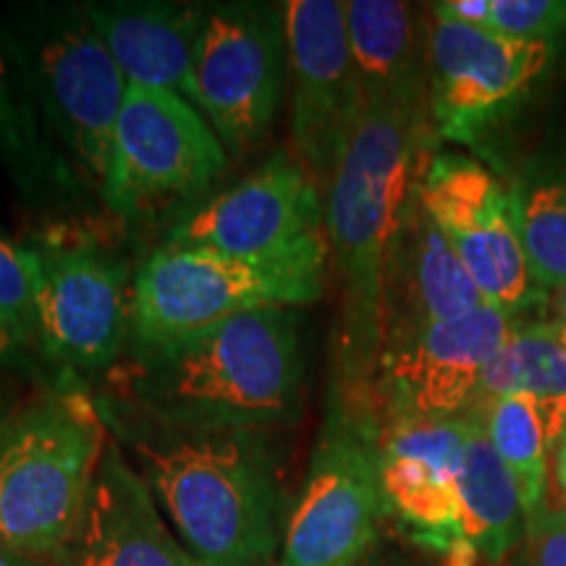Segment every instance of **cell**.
<instances>
[{
    "instance_id": "obj_1",
    "label": "cell",
    "mask_w": 566,
    "mask_h": 566,
    "mask_svg": "<svg viewBox=\"0 0 566 566\" xmlns=\"http://www.w3.org/2000/svg\"><path fill=\"white\" fill-rule=\"evenodd\" d=\"M97 407L195 566H279L286 520L265 428L168 424L101 396Z\"/></svg>"
},
{
    "instance_id": "obj_2",
    "label": "cell",
    "mask_w": 566,
    "mask_h": 566,
    "mask_svg": "<svg viewBox=\"0 0 566 566\" xmlns=\"http://www.w3.org/2000/svg\"><path fill=\"white\" fill-rule=\"evenodd\" d=\"M302 378L294 310L263 307L168 342H129L101 399L168 424L268 430L300 417Z\"/></svg>"
},
{
    "instance_id": "obj_3",
    "label": "cell",
    "mask_w": 566,
    "mask_h": 566,
    "mask_svg": "<svg viewBox=\"0 0 566 566\" xmlns=\"http://www.w3.org/2000/svg\"><path fill=\"white\" fill-rule=\"evenodd\" d=\"M422 111L365 105L325 192V237L338 283L331 394L375 412V378L386 344L388 254L415 187Z\"/></svg>"
},
{
    "instance_id": "obj_4",
    "label": "cell",
    "mask_w": 566,
    "mask_h": 566,
    "mask_svg": "<svg viewBox=\"0 0 566 566\" xmlns=\"http://www.w3.org/2000/svg\"><path fill=\"white\" fill-rule=\"evenodd\" d=\"M111 430L97 399L59 384L0 430V543L53 556L80 520Z\"/></svg>"
},
{
    "instance_id": "obj_5",
    "label": "cell",
    "mask_w": 566,
    "mask_h": 566,
    "mask_svg": "<svg viewBox=\"0 0 566 566\" xmlns=\"http://www.w3.org/2000/svg\"><path fill=\"white\" fill-rule=\"evenodd\" d=\"M328 237L239 258L160 247L134 275L132 342H168L263 307H302L325 294Z\"/></svg>"
},
{
    "instance_id": "obj_6",
    "label": "cell",
    "mask_w": 566,
    "mask_h": 566,
    "mask_svg": "<svg viewBox=\"0 0 566 566\" xmlns=\"http://www.w3.org/2000/svg\"><path fill=\"white\" fill-rule=\"evenodd\" d=\"M386 520L378 412L328 394L307 478L286 514L279 566H359Z\"/></svg>"
},
{
    "instance_id": "obj_7",
    "label": "cell",
    "mask_w": 566,
    "mask_h": 566,
    "mask_svg": "<svg viewBox=\"0 0 566 566\" xmlns=\"http://www.w3.org/2000/svg\"><path fill=\"white\" fill-rule=\"evenodd\" d=\"M226 166V145L187 97L129 84L101 192L113 212L134 216L166 200L200 197Z\"/></svg>"
},
{
    "instance_id": "obj_8",
    "label": "cell",
    "mask_w": 566,
    "mask_h": 566,
    "mask_svg": "<svg viewBox=\"0 0 566 566\" xmlns=\"http://www.w3.org/2000/svg\"><path fill=\"white\" fill-rule=\"evenodd\" d=\"M289 69L283 11L268 3L208 9L195 61L197 111L226 150L244 153L271 132Z\"/></svg>"
},
{
    "instance_id": "obj_9",
    "label": "cell",
    "mask_w": 566,
    "mask_h": 566,
    "mask_svg": "<svg viewBox=\"0 0 566 566\" xmlns=\"http://www.w3.org/2000/svg\"><path fill=\"white\" fill-rule=\"evenodd\" d=\"M415 192L493 310L514 321L546 304L522 250L512 192L483 163L459 153L436 155L415 181Z\"/></svg>"
},
{
    "instance_id": "obj_10",
    "label": "cell",
    "mask_w": 566,
    "mask_h": 566,
    "mask_svg": "<svg viewBox=\"0 0 566 566\" xmlns=\"http://www.w3.org/2000/svg\"><path fill=\"white\" fill-rule=\"evenodd\" d=\"M19 51L45 124L69 147L82 171L103 187L129 82L84 6L51 13L38 30L34 45H19Z\"/></svg>"
},
{
    "instance_id": "obj_11",
    "label": "cell",
    "mask_w": 566,
    "mask_h": 566,
    "mask_svg": "<svg viewBox=\"0 0 566 566\" xmlns=\"http://www.w3.org/2000/svg\"><path fill=\"white\" fill-rule=\"evenodd\" d=\"M283 9L292 74V147L323 192L349 150L365 101L338 0H289Z\"/></svg>"
},
{
    "instance_id": "obj_12",
    "label": "cell",
    "mask_w": 566,
    "mask_h": 566,
    "mask_svg": "<svg viewBox=\"0 0 566 566\" xmlns=\"http://www.w3.org/2000/svg\"><path fill=\"white\" fill-rule=\"evenodd\" d=\"M514 321L493 307L430 323L386 344L375 378L380 424L457 420L478 405L488 365L506 344Z\"/></svg>"
},
{
    "instance_id": "obj_13",
    "label": "cell",
    "mask_w": 566,
    "mask_h": 566,
    "mask_svg": "<svg viewBox=\"0 0 566 566\" xmlns=\"http://www.w3.org/2000/svg\"><path fill=\"white\" fill-rule=\"evenodd\" d=\"M554 59V42H522L438 19L428 38V111L436 132L475 147Z\"/></svg>"
},
{
    "instance_id": "obj_14",
    "label": "cell",
    "mask_w": 566,
    "mask_h": 566,
    "mask_svg": "<svg viewBox=\"0 0 566 566\" xmlns=\"http://www.w3.org/2000/svg\"><path fill=\"white\" fill-rule=\"evenodd\" d=\"M34 342L69 373H108L132 342L129 271L92 247L40 250Z\"/></svg>"
},
{
    "instance_id": "obj_15",
    "label": "cell",
    "mask_w": 566,
    "mask_h": 566,
    "mask_svg": "<svg viewBox=\"0 0 566 566\" xmlns=\"http://www.w3.org/2000/svg\"><path fill=\"white\" fill-rule=\"evenodd\" d=\"M323 233L325 192L294 153L281 147L244 181L223 189L176 223L163 247L258 258Z\"/></svg>"
},
{
    "instance_id": "obj_16",
    "label": "cell",
    "mask_w": 566,
    "mask_h": 566,
    "mask_svg": "<svg viewBox=\"0 0 566 566\" xmlns=\"http://www.w3.org/2000/svg\"><path fill=\"white\" fill-rule=\"evenodd\" d=\"M470 415L457 420L380 424V483L388 516L446 566H475L459 504Z\"/></svg>"
},
{
    "instance_id": "obj_17",
    "label": "cell",
    "mask_w": 566,
    "mask_h": 566,
    "mask_svg": "<svg viewBox=\"0 0 566 566\" xmlns=\"http://www.w3.org/2000/svg\"><path fill=\"white\" fill-rule=\"evenodd\" d=\"M59 566H195L158 501L118 446L108 438L87 501L55 554Z\"/></svg>"
},
{
    "instance_id": "obj_18",
    "label": "cell",
    "mask_w": 566,
    "mask_h": 566,
    "mask_svg": "<svg viewBox=\"0 0 566 566\" xmlns=\"http://www.w3.org/2000/svg\"><path fill=\"white\" fill-rule=\"evenodd\" d=\"M485 304L472 275L422 208L412 187L388 254L386 344L430 323L470 315Z\"/></svg>"
},
{
    "instance_id": "obj_19",
    "label": "cell",
    "mask_w": 566,
    "mask_h": 566,
    "mask_svg": "<svg viewBox=\"0 0 566 566\" xmlns=\"http://www.w3.org/2000/svg\"><path fill=\"white\" fill-rule=\"evenodd\" d=\"M87 17L101 34L126 82L171 90L197 108L195 61L208 9L187 3H87Z\"/></svg>"
},
{
    "instance_id": "obj_20",
    "label": "cell",
    "mask_w": 566,
    "mask_h": 566,
    "mask_svg": "<svg viewBox=\"0 0 566 566\" xmlns=\"http://www.w3.org/2000/svg\"><path fill=\"white\" fill-rule=\"evenodd\" d=\"M344 6L365 105L424 108V61L412 6L396 0H352Z\"/></svg>"
},
{
    "instance_id": "obj_21",
    "label": "cell",
    "mask_w": 566,
    "mask_h": 566,
    "mask_svg": "<svg viewBox=\"0 0 566 566\" xmlns=\"http://www.w3.org/2000/svg\"><path fill=\"white\" fill-rule=\"evenodd\" d=\"M459 504L464 541L472 556L488 564L504 562L520 541L527 514L512 472L495 454L475 412H470L459 470Z\"/></svg>"
},
{
    "instance_id": "obj_22",
    "label": "cell",
    "mask_w": 566,
    "mask_h": 566,
    "mask_svg": "<svg viewBox=\"0 0 566 566\" xmlns=\"http://www.w3.org/2000/svg\"><path fill=\"white\" fill-rule=\"evenodd\" d=\"M0 160L27 192L74 189V174L45 134L38 95L17 42L0 38Z\"/></svg>"
},
{
    "instance_id": "obj_23",
    "label": "cell",
    "mask_w": 566,
    "mask_h": 566,
    "mask_svg": "<svg viewBox=\"0 0 566 566\" xmlns=\"http://www.w3.org/2000/svg\"><path fill=\"white\" fill-rule=\"evenodd\" d=\"M499 396H527L546 424L551 446L566 430V344L546 323L512 328L488 365L478 405ZM475 405V407H478Z\"/></svg>"
},
{
    "instance_id": "obj_24",
    "label": "cell",
    "mask_w": 566,
    "mask_h": 566,
    "mask_svg": "<svg viewBox=\"0 0 566 566\" xmlns=\"http://www.w3.org/2000/svg\"><path fill=\"white\" fill-rule=\"evenodd\" d=\"M472 412L483 424L488 441L512 472L527 520L546 506L548 433L527 396H499Z\"/></svg>"
},
{
    "instance_id": "obj_25",
    "label": "cell",
    "mask_w": 566,
    "mask_h": 566,
    "mask_svg": "<svg viewBox=\"0 0 566 566\" xmlns=\"http://www.w3.org/2000/svg\"><path fill=\"white\" fill-rule=\"evenodd\" d=\"M512 208L533 281L546 294L566 286V174L514 187Z\"/></svg>"
},
{
    "instance_id": "obj_26",
    "label": "cell",
    "mask_w": 566,
    "mask_h": 566,
    "mask_svg": "<svg viewBox=\"0 0 566 566\" xmlns=\"http://www.w3.org/2000/svg\"><path fill=\"white\" fill-rule=\"evenodd\" d=\"M42 260L40 250L0 239V313L13 321L34 342Z\"/></svg>"
},
{
    "instance_id": "obj_27",
    "label": "cell",
    "mask_w": 566,
    "mask_h": 566,
    "mask_svg": "<svg viewBox=\"0 0 566 566\" xmlns=\"http://www.w3.org/2000/svg\"><path fill=\"white\" fill-rule=\"evenodd\" d=\"M483 30L522 42H554L566 30L562 0H488Z\"/></svg>"
},
{
    "instance_id": "obj_28",
    "label": "cell",
    "mask_w": 566,
    "mask_h": 566,
    "mask_svg": "<svg viewBox=\"0 0 566 566\" xmlns=\"http://www.w3.org/2000/svg\"><path fill=\"white\" fill-rule=\"evenodd\" d=\"M533 566H566V506H543L527 520Z\"/></svg>"
},
{
    "instance_id": "obj_29",
    "label": "cell",
    "mask_w": 566,
    "mask_h": 566,
    "mask_svg": "<svg viewBox=\"0 0 566 566\" xmlns=\"http://www.w3.org/2000/svg\"><path fill=\"white\" fill-rule=\"evenodd\" d=\"M32 344V338L17 323L0 313V365H24Z\"/></svg>"
},
{
    "instance_id": "obj_30",
    "label": "cell",
    "mask_w": 566,
    "mask_h": 566,
    "mask_svg": "<svg viewBox=\"0 0 566 566\" xmlns=\"http://www.w3.org/2000/svg\"><path fill=\"white\" fill-rule=\"evenodd\" d=\"M546 310H548V321L543 323H546L548 328L566 344V286H558L554 292L546 294Z\"/></svg>"
},
{
    "instance_id": "obj_31",
    "label": "cell",
    "mask_w": 566,
    "mask_h": 566,
    "mask_svg": "<svg viewBox=\"0 0 566 566\" xmlns=\"http://www.w3.org/2000/svg\"><path fill=\"white\" fill-rule=\"evenodd\" d=\"M0 566H59L53 556H40V554H27V551L11 548L6 543H0Z\"/></svg>"
},
{
    "instance_id": "obj_32",
    "label": "cell",
    "mask_w": 566,
    "mask_h": 566,
    "mask_svg": "<svg viewBox=\"0 0 566 566\" xmlns=\"http://www.w3.org/2000/svg\"><path fill=\"white\" fill-rule=\"evenodd\" d=\"M554 464H556L558 485H562L564 493H566V430H564V436L558 438L556 446H554Z\"/></svg>"
},
{
    "instance_id": "obj_33",
    "label": "cell",
    "mask_w": 566,
    "mask_h": 566,
    "mask_svg": "<svg viewBox=\"0 0 566 566\" xmlns=\"http://www.w3.org/2000/svg\"><path fill=\"white\" fill-rule=\"evenodd\" d=\"M359 566H405V564L394 562V558H388V556H384V554H378V551H373V554L367 556L365 562L359 564Z\"/></svg>"
},
{
    "instance_id": "obj_34",
    "label": "cell",
    "mask_w": 566,
    "mask_h": 566,
    "mask_svg": "<svg viewBox=\"0 0 566 566\" xmlns=\"http://www.w3.org/2000/svg\"><path fill=\"white\" fill-rule=\"evenodd\" d=\"M6 422H9V415H6L3 409H0V430H3V424H6Z\"/></svg>"
}]
</instances>
